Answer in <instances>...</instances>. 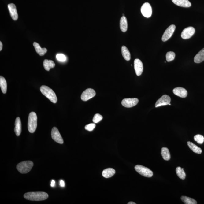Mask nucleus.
<instances>
[{"mask_svg":"<svg viewBox=\"0 0 204 204\" xmlns=\"http://www.w3.org/2000/svg\"><path fill=\"white\" fill-rule=\"evenodd\" d=\"M141 11L144 17L149 18L152 16V9L149 3L146 2L141 7Z\"/></svg>","mask_w":204,"mask_h":204,"instance_id":"nucleus-6","label":"nucleus"},{"mask_svg":"<svg viewBox=\"0 0 204 204\" xmlns=\"http://www.w3.org/2000/svg\"><path fill=\"white\" fill-rule=\"evenodd\" d=\"M102 116L99 114H96L93 118V121L95 123H97L102 119Z\"/></svg>","mask_w":204,"mask_h":204,"instance_id":"nucleus-31","label":"nucleus"},{"mask_svg":"<svg viewBox=\"0 0 204 204\" xmlns=\"http://www.w3.org/2000/svg\"><path fill=\"white\" fill-rule=\"evenodd\" d=\"M0 86L3 94H6L7 91V83L4 77L1 76H0Z\"/></svg>","mask_w":204,"mask_h":204,"instance_id":"nucleus-26","label":"nucleus"},{"mask_svg":"<svg viewBox=\"0 0 204 204\" xmlns=\"http://www.w3.org/2000/svg\"><path fill=\"white\" fill-rule=\"evenodd\" d=\"M33 166V162L30 161H26L18 164L17 165V168L19 172L24 174L29 172Z\"/></svg>","mask_w":204,"mask_h":204,"instance_id":"nucleus-4","label":"nucleus"},{"mask_svg":"<svg viewBox=\"0 0 204 204\" xmlns=\"http://www.w3.org/2000/svg\"><path fill=\"white\" fill-rule=\"evenodd\" d=\"M171 98L169 96L165 95L161 96L158 100L157 101L155 104V107H158L161 106L169 105L171 102Z\"/></svg>","mask_w":204,"mask_h":204,"instance_id":"nucleus-12","label":"nucleus"},{"mask_svg":"<svg viewBox=\"0 0 204 204\" xmlns=\"http://www.w3.org/2000/svg\"><path fill=\"white\" fill-rule=\"evenodd\" d=\"M169 105H171V104L169 103Z\"/></svg>","mask_w":204,"mask_h":204,"instance_id":"nucleus-38","label":"nucleus"},{"mask_svg":"<svg viewBox=\"0 0 204 204\" xmlns=\"http://www.w3.org/2000/svg\"><path fill=\"white\" fill-rule=\"evenodd\" d=\"M194 139L198 143L200 144H203L204 141L203 136L200 134H197L194 136Z\"/></svg>","mask_w":204,"mask_h":204,"instance_id":"nucleus-30","label":"nucleus"},{"mask_svg":"<svg viewBox=\"0 0 204 204\" xmlns=\"http://www.w3.org/2000/svg\"><path fill=\"white\" fill-rule=\"evenodd\" d=\"M181 199L182 202L186 204H197L196 201L194 199L188 197L182 196L181 197Z\"/></svg>","mask_w":204,"mask_h":204,"instance_id":"nucleus-27","label":"nucleus"},{"mask_svg":"<svg viewBox=\"0 0 204 204\" xmlns=\"http://www.w3.org/2000/svg\"><path fill=\"white\" fill-rule=\"evenodd\" d=\"M60 185L61 187H64L65 186V183L64 181L62 180H61L60 181Z\"/></svg>","mask_w":204,"mask_h":204,"instance_id":"nucleus-34","label":"nucleus"},{"mask_svg":"<svg viewBox=\"0 0 204 204\" xmlns=\"http://www.w3.org/2000/svg\"><path fill=\"white\" fill-rule=\"evenodd\" d=\"M37 127V116L35 112H31L28 116V128L29 132L33 133Z\"/></svg>","mask_w":204,"mask_h":204,"instance_id":"nucleus-3","label":"nucleus"},{"mask_svg":"<svg viewBox=\"0 0 204 204\" xmlns=\"http://www.w3.org/2000/svg\"><path fill=\"white\" fill-rule=\"evenodd\" d=\"M176 54L173 51H169L166 54V59L167 61L171 62L174 60Z\"/></svg>","mask_w":204,"mask_h":204,"instance_id":"nucleus-29","label":"nucleus"},{"mask_svg":"<svg viewBox=\"0 0 204 204\" xmlns=\"http://www.w3.org/2000/svg\"><path fill=\"white\" fill-rule=\"evenodd\" d=\"M22 131V124L21 122L20 118L19 117H17L15 122V128H14V132L17 136L20 135Z\"/></svg>","mask_w":204,"mask_h":204,"instance_id":"nucleus-17","label":"nucleus"},{"mask_svg":"<svg viewBox=\"0 0 204 204\" xmlns=\"http://www.w3.org/2000/svg\"><path fill=\"white\" fill-rule=\"evenodd\" d=\"M2 44L1 42H0V51L2 50Z\"/></svg>","mask_w":204,"mask_h":204,"instance_id":"nucleus-36","label":"nucleus"},{"mask_svg":"<svg viewBox=\"0 0 204 204\" xmlns=\"http://www.w3.org/2000/svg\"><path fill=\"white\" fill-rule=\"evenodd\" d=\"M135 169L138 173L145 177L150 178L153 176V172L145 166L140 165H136L135 167Z\"/></svg>","mask_w":204,"mask_h":204,"instance_id":"nucleus-5","label":"nucleus"},{"mask_svg":"<svg viewBox=\"0 0 204 204\" xmlns=\"http://www.w3.org/2000/svg\"><path fill=\"white\" fill-rule=\"evenodd\" d=\"M45 69L49 71L51 68H54L55 67V64L54 61L48 59H45L43 62Z\"/></svg>","mask_w":204,"mask_h":204,"instance_id":"nucleus-21","label":"nucleus"},{"mask_svg":"<svg viewBox=\"0 0 204 204\" xmlns=\"http://www.w3.org/2000/svg\"><path fill=\"white\" fill-rule=\"evenodd\" d=\"M204 61V48L201 50L195 55L194 58V61L196 63H200Z\"/></svg>","mask_w":204,"mask_h":204,"instance_id":"nucleus-19","label":"nucleus"},{"mask_svg":"<svg viewBox=\"0 0 204 204\" xmlns=\"http://www.w3.org/2000/svg\"><path fill=\"white\" fill-rule=\"evenodd\" d=\"M96 127L95 123H91L85 126V129L89 131H91L94 130Z\"/></svg>","mask_w":204,"mask_h":204,"instance_id":"nucleus-32","label":"nucleus"},{"mask_svg":"<svg viewBox=\"0 0 204 204\" xmlns=\"http://www.w3.org/2000/svg\"><path fill=\"white\" fill-rule=\"evenodd\" d=\"M51 136L53 140L59 144H62L64 141L61 135L59 133L57 128L55 127L53 128L51 132Z\"/></svg>","mask_w":204,"mask_h":204,"instance_id":"nucleus-7","label":"nucleus"},{"mask_svg":"<svg viewBox=\"0 0 204 204\" xmlns=\"http://www.w3.org/2000/svg\"><path fill=\"white\" fill-rule=\"evenodd\" d=\"M96 95V92L94 89H88L85 90L81 95V99L84 102H86L92 98Z\"/></svg>","mask_w":204,"mask_h":204,"instance_id":"nucleus-9","label":"nucleus"},{"mask_svg":"<svg viewBox=\"0 0 204 204\" xmlns=\"http://www.w3.org/2000/svg\"><path fill=\"white\" fill-rule=\"evenodd\" d=\"M54 185H55V181L54 180H52V181H51V187H54Z\"/></svg>","mask_w":204,"mask_h":204,"instance_id":"nucleus-35","label":"nucleus"},{"mask_svg":"<svg viewBox=\"0 0 204 204\" xmlns=\"http://www.w3.org/2000/svg\"><path fill=\"white\" fill-rule=\"evenodd\" d=\"M115 171L112 168H107L102 171L103 176L106 178H109L114 176L115 174Z\"/></svg>","mask_w":204,"mask_h":204,"instance_id":"nucleus-22","label":"nucleus"},{"mask_svg":"<svg viewBox=\"0 0 204 204\" xmlns=\"http://www.w3.org/2000/svg\"><path fill=\"white\" fill-rule=\"evenodd\" d=\"M128 204H136V203H134V202H128Z\"/></svg>","mask_w":204,"mask_h":204,"instance_id":"nucleus-37","label":"nucleus"},{"mask_svg":"<svg viewBox=\"0 0 204 204\" xmlns=\"http://www.w3.org/2000/svg\"><path fill=\"white\" fill-rule=\"evenodd\" d=\"M187 144L189 148H190L193 152L198 154H201L202 153V149H201L200 148L197 147V146L195 145L193 143L191 142L190 141H188Z\"/></svg>","mask_w":204,"mask_h":204,"instance_id":"nucleus-24","label":"nucleus"},{"mask_svg":"<svg viewBox=\"0 0 204 204\" xmlns=\"http://www.w3.org/2000/svg\"><path fill=\"white\" fill-rule=\"evenodd\" d=\"M56 57L58 60L61 62L65 61L66 59L65 56L62 54H57Z\"/></svg>","mask_w":204,"mask_h":204,"instance_id":"nucleus-33","label":"nucleus"},{"mask_svg":"<svg viewBox=\"0 0 204 204\" xmlns=\"http://www.w3.org/2000/svg\"><path fill=\"white\" fill-rule=\"evenodd\" d=\"M174 4L181 7L188 8L191 6V4L188 0H172Z\"/></svg>","mask_w":204,"mask_h":204,"instance_id":"nucleus-16","label":"nucleus"},{"mask_svg":"<svg viewBox=\"0 0 204 204\" xmlns=\"http://www.w3.org/2000/svg\"><path fill=\"white\" fill-rule=\"evenodd\" d=\"M122 55L125 60L128 61L131 58V54L128 48L126 46H123L121 47Z\"/></svg>","mask_w":204,"mask_h":204,"instance_id":"nucleus-23","label":"nucleus"},{"mask_svg":"<svg viewBox=\"0 0 204 204\" xmlns=\"http://www.w3.org/2000/svg\"><path fill=\"white\" fill-rule=\"evenodd\" d=\"M8 9L10 12L11 17L14 20H17L18 18L17 8L13 4H9L8 5Z\"/></svg>","mask_w":204,"mask_h":204,"instance_id":"nucleus-14","label":"nucleus"},{"mask_svg":"<svg viewBox=\"0 0 204 204\" xmlns=\"http://www.w3.org/2000/svg\"><path fill=\"white\" fill-rule=\"evenodd\" d=\"M139 102V100L136 98H125L122 101V105L127 108H130L135 106Z\"/></svg>","mask_w":204,"mask_h":204,"instance_id":"nucleus-10","label":"nucleus"},{"mask_svg":"<svg viewBox=\"0 0 204 204\" xmlns=\"http://www.w3.org/2000/svg\"><path fill=\"white\" fill-rule=\"evenodd\" d=\"M24 196L25 198L27 200L35 201L46 200L49 197L48 194L43 192H27Z\"/></svg>","mask_w":204,"mask_h":204,"instance_id":"nucleus-1","label":"nucleus"},{"mask_svg":"<svg viewBox=\"0 0 204 204\" xmlns=\"http://www.w3.org/2000/svg\"><path fill=\"white\" fill-rule=\"evenodd\" d=\"M161 155L165 160L168 161L171 159V155H170L169 150L167 147L162 148L161 150Z\"/></svg>","mask_w":204,"mask_h":204,"instance_id":"nucleus-25","label":"nucleus"},{"mask_svg":"<svg viewBox=\"0 0 204 204\" xmlns=\"http://www.w3.org/2000/svg\"><path fill=\"white\" fill-rule=\"evenodd\" d=\"M33 45L36 52L40 56H44L47 52V49L45 48H41V46H40L38 43L34 42L33 43Z\"/></svg>","mask_w":204,"mask_h":204,"instance_id":"nucleus-18","label":"nucleus"},{"mask_svg":"<svg viewBox=\"0 0 204 204\" xmlns=\"http://www.w3.org/2000/svg\"><path fill=\"white\" fill-rule=\"evenodd\" d=\"M195 32V28L192 27L184 28L181 34V37L184 39H188L191 37Z\"/></svg>","mask_w":204,"mask_h":204,"instance_id":"nucleus-11","label":"nucleus"},{"mask_svg":"<svg viewBox=\"0 0 204 204\" xmlns=\"http://www.w3.org/2000/svg\"><path fill=\"white\" fill-rule=\"evenodd\" d=\"M176 172L180 179L182 180L185 179L186 175L184 171V168H181L180 167H177L176 169Z\"/></svg>","mask_w":204,"mask_h":204,"instance_id":"nucleus-28","label":"nucleus"},{"mask_svg":"<svg viewBox=\"0 0 204 204\" xmlns=\"http://www.w3.org/2000/svg\"><path fill=\"white\" fill-rule=\"evenodd\" d=\"M176 27L174 25H172L169 27L164 33L162 37V41L166 42L172 36L176 29Z\"/></svg>","mask_w":204,"mask_h":204,"instance_id":"nucleus-8","label":"nucleus"},{"mask_svg":"<svg viewBox=\"0 0 204 204\" xmlns=\"http://www.w3.org/2000/svg\"><path fill=\"white\" fill-rule=\"evenodd\" d=\"M134 64L136 75L138 76H140L142 74L143 70V66L142 62L139 59H136L134 60Z\"/></svg>","mask_w":204,"mask_h":204,"instance_id":"nucleus-13","label":"nucleus"},{"mask_svg":"<svg viewBox=\"0 0 204 204\" xmlns=\"http://www.w3.org/2000/svg\"><path fill=\"white\" fill-rule=\"evenodd\" d=\"M173 94L182 98H185L187 95V91L184 88L178 87L173 90Z\"/></svg>","mask_w":204,"mask_h":204,"instance_id":"nucleus-15","label":"nucleus"},{"mask_svg":"<svg viewBox=\"0 0 204 204\" xmlns=\"http://www.w3.org/2000/svg\"><path fill=\"white\" fill-rule=\"evenodd\" d=\"M40 91L45 96L54 103L57 102V99L55 93L49 87L42 86L40 88Z\"/></svg>","mask_w":204,"mask_h":204,"instance_id":"nucleus-2","label":"nucleus"},{"mask_svg":"<svg viewBox=\"0 0 204 204\" xmlns=\"http://www.w3.org/2000/svg\"><path fill=\"white\" fill-rule=\"evenodd\" d=\"M120 27L121 31L125 32L128 30V25L127 20L124 16L122 17L120 20Z\"/></svg>","mask_w":204,"mask_h":204,"instance_id":"nucleus-20","label":"nucleus"}]
</instances>
